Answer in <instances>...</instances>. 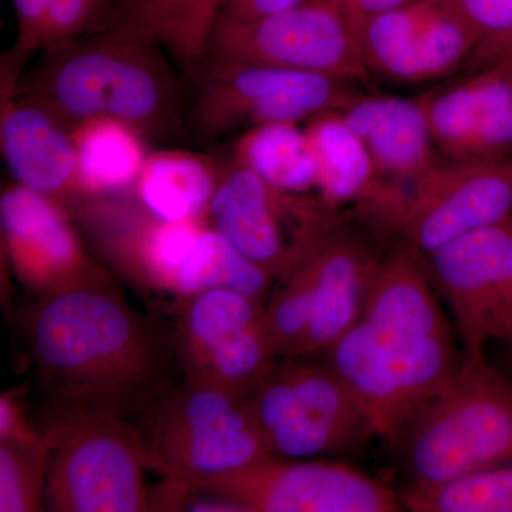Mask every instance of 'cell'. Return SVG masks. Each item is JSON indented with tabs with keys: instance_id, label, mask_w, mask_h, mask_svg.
Returning a JSON list of instances; mask_svg holds the SVG:
<instances>
[{
	"instance_id": "6da1fadb",
	"label": "cell",
	"mask_w": 512,
	"mask_h": 512,
	"mask_svg": "<svg viewBox=\"0 0 512 512\" xmlns=\"http://www.w3.org/2000/svg\"><path fill=\"white\" fill-rule=\"evenodd\" d=\"M30 340L50 392L131 427L181 370L175 332L131 308L110 284L40 298Z\"/></svg>"
},
{
	"instance_id": "7a4b0ae2",
	"label": "cell",
	"mask_w": 512,
	"mask_h": 512,
	"mask_svg": "<svg viewBox=\"0 0 512 512\" xmlns=\"http://www.w3.org/2000/svg\"><path fill=\"white\" fill-rule=\"evenodd\" d=\"M326 353L386 441L463 363L429 276L407 258L380 266L362 316Z\"/></svg>"
},
{
	"instance_id": "3957f363",
	"label": "cell",
	"mask_w": 512,
	"mask_h": 512,
	"mask_svg": "<svg viewBox=\"0 0 512 512\" xmlns=\"http://www.w3.org/2000/svg\"><path fill=\"white\" fill-rule=\"evenodd\" d=\"M18 94L55 113L67 126L119 120L147 140L185 136L183 86L165 50L146 33L116 22L42 50Z\"/></svg>"
},
{
	"instance_id": "277c9868",
	"label": "cell",
	"mask_w": 512,
	"mask_h": 512,
	"mask_svg": "<svg viewBox=\"0 0 512 512\" xmlns=\"http://www.w3.org/2000/svg\"><path fill=\"white\" fill-rule=\"evenodd\" d=\"M389 443L413 487H433L510 464L512 384L487 360L461 365Z\"/></svg>"
},
{
	"instance_id": "5b68a950",
	"label": "cell",
	"mask_w": 512,
	"mask_h": 512,
	"mask_svg": "<svg viewBox=\"0 0 512 512\" xmlns=\"http://www.w3.org/2000/svg\"><path fill=\"white\" fill-rule=\"evenodd\" d=\"M133 429L147 470L181 487L274 456L248 399L187 379L161 394Z\"/></svg>"
},
{
	"instance_id": "8992f818",
	"label": "cell",
	"mask_w": 512,
	"mask_h": 512,
	"mask_svg": "<svg viewBox=\"0 0 512 512\" xmlns=\"http://www.w3.org/2000/svg\"><path fill=\"white\" fill-rule=\"evenodd\" d=\"M67 404L66 412L43 430L47 507L59 512L153 510L154 495L144 481L147 467L133 427Z\"/></svg>"
},
{
	"instance_id": "52a82bcc",
	"label": "cell",
	"mask_w": 512,
	"mask_h": 512,
	"mask_svg": "<svg viewBox=\"0 0 512 512\" xmlns=\"http://www.w3.org/2000/svg\"><path fill=\"white\" fill-rule=\"evenodd\" d=\"M248 402L274 456H340L379 437L345 380L308 357L279 360Z\"/></svg>"
},
{
	"instance_id": "ba28073f",
	"label": "cell",
	"mask_w": 512,
	"mask_h": 512,
	"mask_svg": "<svg viewBox=\"0 0 512 512\" xmlns=\"http://www.w3.org/2000/svg\"><path fill=\"white\" fill-rule=\"evenodd\" d=\"M205 222L276 281L302 264L343 215L319 197L279 190L231 158Z\"/></svg>"
},
{
	"instance_id": "9c48e42d",
	"label": "cell",
	"mask_w": 512,
	"mask_h": 512,
	"mask_svg": "<svg viewBox=\"0 0 512 512\" xmlns=\"http://www.w3.org/2000/svg\"><path fill=\"white\" fill-rule=\"evenodd\" d=\"M383 256L342 222L302 264L276 279L269 318L282 335L301 340L298 357L328 352L355 325Z\"/></svg>"
},
{
	"instance_id": "30bf717a",
	"label": "cell",
	"mask_w": 512,
	"mask_h": 512,
	"mask_svg": "<svg viewBox=\"0 0 512 512\" xmlns=\"http://www.w3.org/2000/svg\"><path fill=\"white\" fill-rule=\"evenodd\" d=\"M192 77L197 86L187 117L210 141L264 124H298L343 110L355 97L345 80L266 64L204 62Z\"/></svg>"
},
{
	"instance_id": "8fae6325",
	"label": "cell",
	"mask_w": 512,
	"mask_h": 512,
	"mask_svg": "<svg viewBox=\"0 0 512 512\" xmlns=\"http://www.w3.org/2000/svg\"><path fill=\"white\" fill-rule=\"evenodd\" d=\"M205 62L254 63L367 82L359 32L335 0H306L256 19L222 15Z\"/></svg>"
},
{
	"instance_id": "7c38bea8",
	"label": "cell",
	"mask_w": 512,
	"mask_h": 512,
	"mask_svg": "<svg viewBox=\"0 0 512 512\" xmlns=\"http://www.w3.org/2000/svg\"><path fill=\"white\" fill-rule=\"evenodd\" d=\"M264 308L229 289L185 301L175 329L185 379L248 399L281 360L262 322Z\"/></svg>"
},
{
	"instance_id": "4fadbf2b",
	"label": "cell",
	"mask_w": 512,
	"mask_h": 512,
	"mask_svg": "<svg viewBox=\"0 0 512 512\" xmlns=\"http://www.w3.org/2000/svg\"><path fill=\"white\" fill-rule=\"evenodd\" d=\"M207 491L242 512H394L402 497L356 468L323 458L272 456L225 476L177 485Z\"/></svg>"
},
{
	"instance_id": "5bb4252c",
	"label": "cell",
	"mask_w": 512,
	"mask_h": 512,
	"mask_svg": "<svg viewBox=\"0 0 512 512\" xmlns=\"http://www.w3.org/2000/svg\"><path fill=\"white\" fill-rule=\"evenodd\" d=\"M424 258L456 322L461 365L483 362L490 340L512 343V217L461 235Z\"/></svg>"
},
{
	"instance_id": "9a60e30c",
	"label": "cell",
	"mask_w": 512,
	"mask_h": 512,
	"mask_svg": "<svg viewBox=\"0 0 512 512\" xmlns=\"http://www.w3.org/2000/svg\"><path fill=\"white\" fill-rule=\"evenodd\" d=\"M512 217V157L439 163L410 188L400 235L427 256L461 235Z\"/></svg>"
},
{
	"instance_id": "2e32d148",
	"label": "cell",
	"mask_w": 512,
	"mask_h": 512,
	"mask_svg": "<svg viewBox=\"0 0 512 512\" xmlns=\"http://www.w3.org/2000/svg\"><path fill=\"white\" fill-rule=\"evenodd\" d=\"M74 218L45 195L12 184L0 197L6 258L22 284L39 298L109 285V274L86 251Z\"/></svg>"
},
{
	"instance_id": "e0dca14e",
	"label": "cell",
	"mask_w": 512,
	"mask_h": 512,
	"mask_svg": "<svg viewBox=\"0 0 512 512\" xmlns=\"http://www.w3.org/2000/svg\"><path fill=\"white\" fill-rule=\"evenodd\" d=\"M370 73L397 83L443 79L476 56L478 39L446 0H414L380 13L359 30Z\"/></svg>"
},
{
	"instance_id": "ac0fdd59",
	"label": "cell",
	"mask_w": 512,
	"mask_h": 512,
	"mask_svg": "<svg viewBox=\"0 0 512 512\" xmlns=\"http://www.w3.org/2000/svg\"><path fill=\"white\" fill-rule=\"evenodd\" d=\"M431 137L450 161L512 157V57L419 97Z\"/></svg>"
},
{
	"instance_id": "d6986e66",
	"label": "cell",
	"mask_w": 512,
	"mask_h": 512,
	"mask_svg": "<svg viewBox=\"0 0 512 512\" xmlns=\"http://www.w3.org/2000/svg\"><path fill=\"white\" fill-rule=\"evenodd\" d=\"M316 161V191L333 210L356 208L370 227L400 234L410 188L380 174L365 144L343 119L328 111L305 127Z\"/></svg>"
},
{
	"instance_id": "ffe728a7",
	"label": "cell",
	"mask_w": 512,
	"mask_h": 512,
	"mask_svg": "<svg viewBox=\"0 0 512 512\" xmlns=\"http://www.w3.org/2000/svg\"><path fill=\"white\" fill-rule=\"evenodd\" d=\"M0 150L15 184L74 215L87 204L70 127L46 107L0 90Z\"/></svg>"
},
{
	"instance_id": "44dd1931",
	"label": "cell",
	"mask_w": 512,
	"mask_h": 512,
	"mask_svg": "<svg viewBox=\"0 0 512 512\" xmlns=\"http://www.w3.org/2000/svg\"><path fill=\"white\" fill-rule=\"evenodd\" d=\"M386 180L413 185L439 164L419 99L355 96L340 110Z\"/></svg>"
},
{
	"instance_id": "7402d4cb",
	"label": "cell",
	"mask_w": 512,
	"mask_h": 512,
	"mask_svg": "<svg viewBox=\"0 0 512 512\" xmlns=\"http://www.w3.org/2000/svg\"><path fill=\"white\" fill-rule=\"evenodd\" d=\"M224 165L181 148L153 151L133 191L138 204L160 220L205 222Z\"/></svg>"
},
{
	"instance_id": "603a6c76",
	"label": "cell",
	"mask_w": 512,
	"mask_h": 512,
	"mask_svg": "<svg viewBox=\"0 0 512 512\" xmlns=\"http://www.w3.org/2000/svg\"><path fill=\"white\" fill-rule=\"evenodd\" d=\"M70 131L87 202L134 190L150 154L143 134L106 117L80 121Z\"/></svg>"
},
{
	"instance_id": "cb8c5ba5",
	"label": "cell",
	"mask_w": 512,
	"mask_h": 512,
	"mask_svg": "<svg viewBox=\"0 0 512 512\" xmlns=\"http://www.w3.org/2000/svg\"><path fill=\"white\" fill-rule=\"evenodd\" d=\"M228 0H119V19L156 40L184 73L194 76Z\"/></svg>"
},
{
	"instance_id": "d4e9b609",
	"label": "cell",
	"mask_w": 512,
	"mask_h": 512,
	"mask_svg": "<svg viewBox=\"0 0 512 512\" xmlns=\"http://www.w3.org/2000/svg\"><path fill=\"white\" fill-rule=\"evenodd\" d=\"M232 160L279 190L308 194L316 190V161L306 130L295 123H272L242 131Z\"/></svg>"
},
{
	"instance_id": "484cf974",
	"label": "cell",
	"mask_w": 512,
	"mask_h": 512,
	"mask_svg": "<svg viewBox=\"0 0 512 512\" xmlns=\"http://www.w3.org/2000/svg\"><path fill=\"white\" fill-rule=\"evenodd\" d=\"M400 497L414 512H512V463L433 487L409 485Z\"/></svg>"
},
{
	"instance_id": "4316f807",
	"label": "cell",
	"mask_w": 512,
	"mask_h": 512,
	"mask_svg": "<svg viewBox=\"0 0 512 512\" xmlns=\"http://www.w3.org/2000/svg\"><path fill=\"white\" fill-rule=\"evenodd\" d=\"M46 457L47 439L39 446L0 443V511L40 510Z\"/></svg>"
},
{
	"instance_id": "83f0119b",
	"label": "cell",
	"mask_w": 512,
	"mask_h": 512,
	"mask_svg": "<svg viewBox=\"0 0 512 512\" xmlns=\"http://www.w3.org/2000/svg\"><path fill=\"white\" fill-rule=\"evenodd\" d=\"M478 39L477 59L490 64L512 57V0H446Z\"/></svg>"
},
{
	"instance_id": "f1b7e54d",
	"label": "cell",
	"mask_w": 512,
	"mask_h": 512,
	"mask_svg": "<svg viewBox=\"0 0 512 512\" xmlns=\"http://www.w3.org/2000/svg\"><path fill=\"white\" fill-rule=\"evenodd\" d=\"M119 18L114 0H52L37 50L106 28Z\"/></svg>"
},
{
	"instance_id": "f546056e",
	"label": "cell",
	"mask_w": 512,
	"mask_h": 512,
	"mask_svg": "<svg viewBox=\"0 0 512 512\" xmlns=\"http://www.w3.org/2000/svg\"><path fill=\"white\" fill-rule=\"evenodd\" d=\"M15 8L18 39L13 50L22 56L36 52L52 0H12Z\"/></svg>"
},
{
	"instance_id": "4dcf8cb0",
	"label": "cell",
	"mask_w": 512,
	"mask_h": 512,
	"mask_svg": "<svg viewBox=\"0 0 512 512\" xmlns=\"http://www.w3.org/2000/svg\"><path fill=\"white\" fill-rule=\"evenodd\" d=\"M46 441L43 431L29 426L18 397L3 393L0 397V443L39 446Z\"/></svg>"
},
{
	"instance_id": "1f68e13d",
	"label": "cell",
	"mask_w": 512,
	"mask_h": 512,
	"mask_svg": "<svg viewBox=\"0 0 512 512\" xmlns=\"http://www.w3.org/2000/svg\"><path fill=\"white\" fill-rule=\"evenodd\" d=\"M303 2L306 0H228L222 15L238 19L264 18L295 8Z\"/></svg>"
},
{
	"instance_id": "d6a6232c",
	"label": "cell",
	"mask_w": 512,
	"mask_h": 512,
	"mask_svg": "<svg viewBox=\"0 0 512 512\" xmlns=\"http://www.w3.org/2000/svg\"><path fill=\"white\" fill-rule=\"evenodd\" d=\"M335 2L342 8L357 32H359L367 20L375 18L380 13L402 8V6L409 5L414 0H335Z\"/></svg>"
}]
</instances>
